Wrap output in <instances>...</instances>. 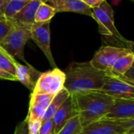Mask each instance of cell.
Instances as JSON below:
<instances>
[{"label":"cell","instance_id":"cell-1","mask_svg":"<svg viewBox=\"0 0 134 134\" xmlns=\"http://www.w3.org/2000/svg\"><path fill=\"white\" fill-rule=\"evenodd\" d=\"M71 96L83 128L104 118L113 107L115 100L100 90L81 92Z\"/></svg>","mask_w":134,"mask_h":134},{"label":"cell","instance_id":"cell-2","mask_svg":"<svg viewBox=\"0 0 134 134\" xmlns=\"http://www.w3.org/2000/svg\"><path fill=\"white\" fill-rule=\"evenodd\" d=\"M106 73L99 71L87 62H73L65 73L64 88L70 95L77 92L101 90Z\"/></svg>","mask_w":134,"mask_h":134},{"label":"cell","instance_id":"cell-3","mask_svg":"<svg viewBox=\"0 0 134 134\" xmlns=\"http://www.w3.org/2000/svg\"><path fill=\"white\" fill-rule=\"evenodd\" d=\"M92 18L98 24V31L105 45L129 49V40L117 29L114 25V10L107 0L99 7L92 9Z\"/></svg>","mask_w":134,"mask_h":134},{"label":"cell","instance_id":"cell-4","mask_svg":"<svg viewBox=\"0 0 134 134\" xmlns=\"http://www.w3.org/2000/svg\"><path fill=\"white\" fill-rule=\"evenodd\" d=\"M10 23L12 27L4 39L0 42V47L14 58H18L26 65H30L25 58L24 50L26 43L31 39V27Z\"/></svg>","mask_w":134,"mask_h":134},{"label":"cell","instance_id":"cell-5","mask_svg":"<svg viewBox=\"0 0 134 134\" xmlns=\"http://www.w3.org/2000/svg\"><path fill=\"white\" fill-rule=\"evenodd\" d=\"M65 73L58 67L41 73L32 92L55 96L64 89Z\"/></svg>","mask_w":134,"mask_h":134},{"label":"cell","instance_id":"cell-6","mask_svg":"<svg viewBox=\"0 0 134 134\" xmlns=\"http://www.w3.org/2000/svg\"><path fill=\"white\" fill-rule=\"evenodd\" d=\"M131 51L128 48L103 45L89 62L95 69L107 74L118 58Z\"/></svg>","mask_w":134,"mask_h":134},{"label":"cell","instance_id":"cell-7","mask_svg":"<svg viewBox=\"0 0 134 134\" xmlns=\"http://www.w3.org/2000/svg\"><path fill=\"white\" fill-rule=\"evenodd\" d=\"M100 91L115 99L134 100V84L109 74H106L104 84Z\"/></svg>","mask_w":134,"mask_h":134},{"label":"cell","instance_id":"cell-8","mask_svg":"<svg viewBox=\"0 0 134 134\" xmlns=\"http://www.w3.org/2000/svg\"><path fill=\"white\" fill-rule=\"evenodd\" d=\"M51 21L44 23H34L31 27V40L40 48L45 57L53 68H56V64L53 58L51 48Z\"/></svg>","mask_w":134,"mask_h":134},{"label":"cell","instance_id":"cell-9","mask_svg":"<svg viewBox=\"0 0 134 134\" xmlns=\"http://www.w3.org/2000/svg\"><path fill=\"white\" fill-rule=\"evenodd\" d=\"M43 2L53 7L57 13L73 12L92 18V9L82 0H43Z\"/></svg>","mask_w":134,"mask_h":134},{"label":"cell","instance_id":"cell-10","mask_svg":"<svg viewBox=\"0 0 134 134\" xmlns=\"http://www.w3.org/2000/svg\"><path fill=\"white\" fill-rule=\"evenodd\" d=\"M54 96H51L49 94L32 92L29 113L27 115L28 119L42 121Z\"/></svg>","mask_w":134,"mask_h":134},{"label":"cell","instance_id":"cell-11","mask_svg":"<svg viewBox=\"0 0 134 134\" xmlns=\"http://www.w3.org/2000/svg\"><path fill=\"white\" fill-rule=\"evenodd\" d=\"M124 129L115 121L103 118L84 127L80 134H125Z\"/></svg>","mask_w":134,"mask_h":134},{"label":"cell","instance_id":"cell-12","mask_svg":"<svg viewBox=\"0 0 134 134\" xmlns=\"http://www.w3.org/2000/svg\"><path fill=\"white\" fill-rule=\"evenodd\" d=\"M77 114H78L75 107L74 100L73 96L70 95V96L62 104L52 118L54 128V134H57L67 121Z\"/></svg>","mask_w":134,"mask_h":134},{"label":"cell","instance_id":"cell-13","mask_svg":"<svg viewBox=\"0 0 134 134\" xmlns=\"http://www.w3.org/2000/svg\"><path fill=\"white\" fill-rule=\"evenodd\" d=\"M104 118L110 120L134 118V100L115 99L113 107Z\"/></svg>","mask_w":134,"mask_h":134},{"label":"cell","instance_id":"cell-14","mask_svg":"<svg viewBox=\"0 0 134 134\" xmlns=\"http://www.w3.org/2000/svg\"><path fill=\"white\" fill-rule=\"evenodd\" d=\"M42 2L43 0H32L12 19L7 21L15 24L32 27L35 23V15L37 8Z\"/></svg>","mask_w":134,"mask_h":134},{"label":"cell","instance_id":"cell-15","mask_svg":"<svg viewBox=\"0 0 134 134\" xmlns=\"http://www.w3.org/2000/svg\"><path fill=\"white\" fill-rule=\"evenodd\" d=\"M41 73L38 72L33 66L26 65L16 62V74L17 81H20L24 86L32 92L36 81L34 80V77L37 78L40 77Z\"/></svg>","mask_w":134,"mask_h":134},{"label":"cell","instance_id":"cell-16","mask_svg":"<svg viewBox=\"0 0 134 134\" xmlns=\"http://www.w3.org/2000/svg\"><path fill=\"white\" fill-rule=\"evenodd\" d=\"M134 62V53L132 51L118 58L109 71V74L121 77L131 68Z\"/></svg>","mask_w":134,"mask_h":134},{"label":"cell","instance_id":"cell-17","mask_svg":"<svg viewBox=\"0 0 134 134\" xmlns=\"http://www.w3.org/2000/svg\"><path fill=\"white\" fill-rule=\"evenodd\" d=\"M70 94L69 93V92L65 90V88L62 91H61L59 93L55 95L54 96L52 101L51 102V103H50V105L42 119V122H44V121L52 119L54 115L57 112V110L59 109V107L62 106V104L65 102V100L70 96Z\"/></svg>","mask_w":134,"mask_h":134},{"label":"cell","instance_id":"cell-18","mask_svg":"<svg viewBox=\"0 0 134 134\" xmlns=\"http://www.w3.org/2000/svg\"><path fill=\"white\" fill-rule=\"evenodd\" d=\"M56 13V10L53 7L45 3L44 2H42L36 12L35 23H44L51 21V19L54 18Z\"/></svg>","mask_w":134,"mask_h":134},{"label":"cell","instance_id":"cell-19","mask_svg":"<svg viewBox=\"0 0 134 134\" xmlns=\"http://www.w3.org/2000/svg\"><path fill=\"white\" fill-rule=\"evenodd\" d=\"M29 2L25 0H10L4 10V18L7 20L12 19Z\"/></svg>","mask_w":134,"mask_h":134},{"label":"cell","instance_id":"cell-20","mask_svg":"<svg viewBox=\"0 0 134 134\" xmlns=\"http://www.w3.org/2000/svg\"><path fill=\"white\" fill-rule=\"evenodd\" d=\"M16 62L17 61L15 58L9 55L3 49L0 47V68L15 76Z\"/></svg>","mask_w":134,"mask_h":134},{"label":"cell","instance_id":"cell-21","mask_svg":"<svg viewBox=\"0 0 134 134\" xmlns=\"http://www.w3.org/2000/svg\"><path fill=\"white\" fill-rule=\"evenodd\" d=\"M83 129L78 114L67 121L57 134H80Z\"/></svg>","mask_w":134,"mask_h":134},{"label":"cell","instance_id":"cell-22","mask_svg":"<svg viewBox=\"0 0 134 134\" xmlns=\"http://www.w3.org/2000/svg\"><path fill=\"white\" fill-rule=\"evenodd\" d=\"M125 131L126 134H134V118L115 120Z\"/></svg>","mask_w":134,"mask_h":134},{"label":"cell","instance_id":"cell-23","mask_svg":"<svg viewBox=\"0 0 134 134\" xmlns=\"http://www.w3.org/2000/svg\"><path fill=\"white\" fill-rule=\"evenodd\" d=\"M12 27L11 23L6 18H0V42H1Z\"/></svg>","mask_w":134,"mask_h":134},{"label":"cell","instance_id":"cell-24","mask_svg":"<svg viewBox=\"0 0 134 134\" xmlns=\"http://www.w3.org/2000/svg\"><path fill=\"white\" fill-rule=\"evenodd\" d=\"M39 134H54V128L52 119L42 122Z\"/></svg>","mask_w":134,"mask_h":134},{"label":"cell","instance_id":"cell-25","mask_svg":"<svg viewBox=\"0 0 134 134\" xmlns=\"http://www.w3.org/2000/svg\"><path fill=\"white\" fill-rule=\"evenodd\" d=\"M41 125H42V121L40 120H29L28 119V129H29V133L39 134Z\"/></svg>","mask_w":134,"mask_h":134},{"label":"cell","instance_id":"cell-26","mask_svg":"<svg viewBox=\"0 0 134 134\" xmlns=\"http://www.w3.org/2000/svg\"><path fill=\"white\" fill-rule=\"evenodd\" d=\"M14 133L15 134H30L29 132V129H28L27 117L25 118V119L24 121H22L20 124H18V125L15 129Z\"/></svg>","mask_w":134,"mask_h":134},{"label":"cell","instance_id":"cell-27","mask_svg":"<svg viewBox=\"0 0 134 134\" xmlns=\"http://www.w3.org/2000/svg\"><path fill=\"white\" fill-rule=\"evenodd\" d=\"M121 78H123V79L134 84V62H133L132 65L131 66V68L124 74V76L121 77Z\"/></svg>","mask_w":134,"mask_h":134},{"label":"cell","instance_id":"cell-28","mask_svg":"<svg viewBox=\"0 0 134 134\" xmlns=\"http://www.w3.org/2000/svg\"><path fill=\"white\" fill-rule=\"evenodd\" d=\"M0 79L3 80H9V81H17V78L15 76L10 74V73L7 72L6 70L0 68Z\"/></svg>","mask_w":134,"mask_h":134},{"label":"cell","instance_id":"cell-29","mask_svg":"<svg viewBox=\"0 0 134 134\" xmlns=\"http://www.w3.org/2000/svg\"><path fill=\"white\" fill-rule=\"evenodd\" d=\"M82 1L85 4H87L89 7L93 9V8H96L99 7L104 1H106V0H82Z\"/></svg>","mask_w":134,"mask_h":134},{"label":"cell","instance_id":"cell-30","mask_svg":"<svg viewBox=\"0 0 134 134\" xmlns=\"http://www.w3.org/2000/svg\"><path fill=\"white\" fill-rule=\"evenodd\" d=\"M10 0H0V18H4V10Z\"/></svg>","mask_w":134,"mask_h":134},{"label":"cell","instance_id":"cell-31","mask_svg":"<svg viewBox=\"0 0 134 134\" xmlns=\"http://www.w3.org/2000/svg\"><path fill=\"white\" fill-rule=\"evenodd\" d=\"M129 49L134 53V40H129Z\"/></svg>","mask_w":134,"mask_h":134},{"label":"cell","instance_id":"cell-32","mask_svg":"<svg viewBox=\"0 0 134 134\" xmlns=\"http://www.w3.org/2000/svg\"><path fill=\"white\" fill-rule=\"evenodd\" d=\"M25 1H32V0H25Z\"/></svg>","mask_w":134,"mask_h":134},{"label":"cell","instance_id":"cell-33","mask_svg":"<svg viewBox=\"0 0 134 134\" xmlns=\"http://www.w3.org/2000/svg\"><path fill=\"white\" fill-rule=\"evenodd\" d=\"M131 1H132V2H134V0H131Z\"/></svg>","mask_w":134,"mask_h":134},{"label":"cell","instance_id":"cell-34","mask_svg":"<svg viewBox=\"0 0 134 134\" xmlns=\"http://www.w3.org/2000/svg\"><path fill=\"white\" fill-rule=\"evenodd\" d=\"M14 134H15V133H14Z\"/></svg>","mask_w":134,"mask_h":134},{"label":"cell","instance_id":"cell-35","mask_svg":"<svg viewBox=\"0 0 134 134\" xmlns=\"http://www.w3.org/2000/svg\"><path fill=\"white\" fill-rule=\"evenodd\" d=\"M125 134H126V133H125Z\"/></svg>","mask_w":134,"mask_h":134}]
</instances>
